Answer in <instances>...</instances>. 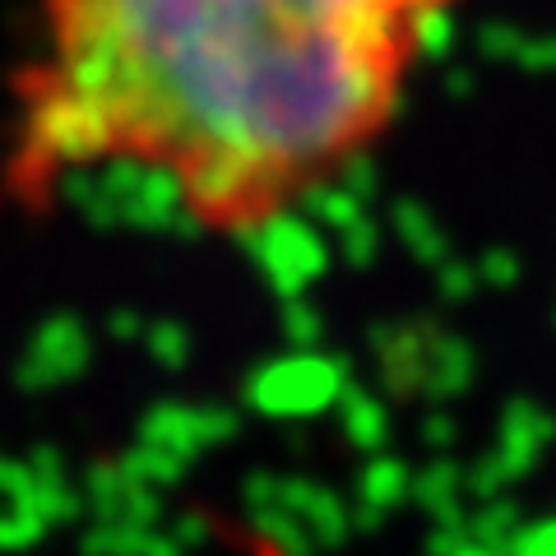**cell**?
<instances>
[{
	"instance_id": "1",
	"label": "cell",
	"mask_w": 556,
	"mask_h": 556,
	"mask_svg": "<svg viewBox=\"0 0 556 556\" xmlns=\"http://www.w3.org/2000/svg\"><path fill=\"white\" fill-rule=\"evenodd\" d=\"M464 0H33L0 195L144 172L208 237H260L404 116Z\"/></svg>"
}]
</instances>
